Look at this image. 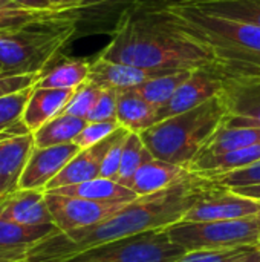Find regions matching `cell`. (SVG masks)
Masks as SVG:
<instances>
[{
	"label": "cell",
	"instance_id": "obj_1",
	"mask_svg": "<svg viewBox=\"0 0 260 262\" xmlns=\"http://www.w3.org/2000/svg\"><path fill=\"white\" fill-rule=\"evenodd\" d=\"M215 183L198 173H192L182 183L126 204L112 218L70 232H60L32 249L26 262H64L92 247L144 233L166 229L184 218L190 207Z\"/></svg>",
	"mask_w": 260,
	"mask_h": 262
},
{
	"label": "cell",
	"instance_id": "obj_2",
	"mask_svg": "<svg viewBox=\"0 0 260 262\" xmlns=\"http://www.w3.org/2000/svg\"><path fill=\"white\" fill-rule=\"evenodd\" d=\"M98 57L158 74L215 64L210 49L181 35L143 5L124 17Z\"/></svg>",
	"mask_w": 260,
	"mask_h": 262
},
{
	"label": "cell",
	"instance_id": "obj_3",
	"mask_svg": "<svg viewBox=\"0 0 260 262\" xmlns=\"http://www.w3.org/2000/svg\"><path fill=\"white\" fill-rule=\"evenodd\" d=\"M143 6L181 35L205 46L218 58L260 57V28L204 12L184 3L144 0Z\"/></svg>",
	"mask_w": 260,
	"mask_h": 262
},
{
	"label": "cell",
	"instance_id": "obj_4",
	"mask_svg": "<svg viewBox=\"0 0 260 262\" xmlns=\"http://www.w3.org/2000/svg\"><path fill=\"white\" fill-rule=\"evenodd\" d=\"M225 118L227 107L218 95L188 112L153 124L139 135L153 158L188 167Z\"/></svg>",
	"mask_w": 260,
	"mask_h": 262
},
{
	"label": "cell",
	"instance_id": "obj_5",
	"mask_svg": "<svg viewBox=\"0 0 260 262\" xmlns=\"http://www.w3.org/2000/svg\"><path fill=\"white\" fill-rule=\"evenodd\" d=\"M80 17L69 15L0 32V74H41L78 34Z\"/></svg>",
	"mask_w": 260,
	"mask_h": 262
},
{
	"label": "cell",
	"instance_id": "obj_6",
	"mask_svg": "<svg viewBox=\"0 0 260 262\" xmlns=\"http://www.w3.org/2000/svg\"><path fill=\"white\" fill-rule=\"evenodd\" d=\"M166 232L170 239L187 253L260 246L257 216L233 221H178L166 227Z\"/></svg>",
	"mask_w": 260,
	"mask_h": 262
},
{
	"label": "cell",
	"instance_id": "obj_7",
	"mask_svg": "<svg viewBox=\"0 0 260 262\" xmlns=\"http://www.w3.org/2000/svg\"><path fill=\"white\" fill-rule=\"evenodd\" d=\"M185 253L166 229H155L92 247L64 262H175Z\"/></svg>",
	"mask_w": 260,
	"mask_h": 262
},
{
	"label": "cell",
	"instance_id": "obj_8",
	"mask_svg": "<svg viewBox=\"0 0 260 262\" xmlns=\"http://www.w3.org/2000/svg\"><path fill=\"white\" fill-rule=\"evenodd\" d=\"M260 213V201L242 196L227 187L215 184L207 190L184 215L181 221L205 223V221H233Z\"/></svg>",
	"mask_w": 260,
	"mask_h": 262
},
{
	"label": "cell",
	"instance_id": "obj_9",
	"mask_svg": "<svg viewBox=\"0 0 260 262\" xmlns=\"http://www.w3.org/2000/svg\"><path fill=\"white\" fill-rule=\"evenodd\" d=\"M44 198L52 215L54 224L60 232H70L83 227L97 226L115 213H118L126 204L98 203L78 196H67L44 192Z\"/></svg>",
	"mask_w": 260,
	"mask_h": 262
},
{
	"label": "cell",
	"instance_id": "obj_10",
	"mask_svg": "<svg viewBox=\"0 0 260 262\" xmlns=\"http://www.w3.org/2000/svg\"><path fill=\"white\" fill-rule=\"evenodd\" d=\"M224 89V78L215 64L198 68L192 72L188 80L173 94V97L156 111V123L170 117L188 112L211 98L221 95Z\"/></svg>",
	"mask_w": 260,
	"mask_h": 262
},
{
	"label": "cell",
	"instance_id": "obj_11",
	"mask_svg": "<svg viewBox=\"0 0 260 262\" xmlns=\"http://www.w3.org/2000/svg\"><path fill=\"white\" fill-rule=\"evenodd\" d=\"M222 77V75H221ZM228 127H260V80L222 77Z\"/></svg>",
	"mask_w": 260,
	"mask_h": 262
},
{
	"label": "cell",
	"instance_id": "obj_12",
	"mask_svg": "<svg viewBox=\"0 0 260 262\" xmlns=\"http://www.w3.org/2000/svg\"><path fill=\"white\" fill-rule=\"evenodd\" d=\"M81 149L75 143L35 147L20 178V189L46 190L48 184L67 166Z\"/></svg>",
	"mask_w": 260,
	"mask_h": 262
},
{
	"label": "cell",
	"instance_id": "obj_13",
	"mask_svg": "<svg viewBox=\"0 0 260 262\" xmlns=\"http://www.w3.org/2000/svg\"><path fill=\"white\" fill-rule=\"evenodd\" d=\"M55 233V224L28 227L0 220V262H26L35 246Z\"/></svg>",
	"mask_w": 260,
	"mask_h": 262
},
{
	"label": "cell",
	"instance_id": "obj_14",
	"mask_svg": "<svg viewBox=\"0 0 260 262\" xmlns=\"http://www.w3.org/2000/svg\"><path fill=\"white\" fill-rule=\"evenodd\" d=\"M144 0H84L78 32L113 34L130 12L138 9Z\"/></svg>",
	"mask_w": 260,
	"mask_h": 262
},
{
	"label": "cell",
	"instance_id": "obj_15",
	"mask_svg": "<svg viewBox=\"0 0 260 262\" xmlns=\"http://www.w3.org/2000/svg\"><path fill=\"white\" fill-rule=\"evenodd\" d=\"M0 220L28 227L54 224L44 192L31 189H18L5 196L0 203Z\"/></svg>",
	"mask_w": 260,
	"mask_h": 262
},
{
	"label": "cell",
	"instance_id": "obj_16",
	"mask_svg": "<svg viewBox=\"0 0 260 262\" xmlns=\"http://www.w3.org/2000/svg\"><path fill=\"white\" fill-rule=\"evenodd\" d=\"M34 149L32 132L0 140V195L3 198L20 189V178Z\"/></svg>",
	"mask_w": 260,
	"mask_h": 262
},
{
	"label": "cell",
	"instance_id": "obj_17",
	"mask_svg": "<svg viewBox=\"0 0 260 262\" xmlns=\"http://www.w3.org/2000/svg\"><path fill=\"white\" fill-rule=\"evenodd\" d=\"M115 132L109 138L98 143L97 146L80 150L67 163V166L48 184L44 192H51V190H55L60 187L74 186V184H80V183H86V181L100 178L101 164H103V160H104L110 144L113 143Z\"/></svg>",
	"mask_w": 260,
	"mask_h": 262
},
{
	"label": "cell",
	"instance_id": "obj_18",
	"mask_svg": "<svg viewBox=\"0 0 260 262\" xmlns=\"http://www.w3.org/2000/svg\"><path fill=\"white\" fill-rule=\"evenodd\" d=\"M192 175L188 167L172 164L158 158H152L144 163L133 177L130 189L138 196L153 195L162 190H167Z\"/></svg>",
	"mask_w": 260,
	"mask_h": 262
},
{
	"label": "cell",
	"instance_id": "obj_19",
	"mask_svg": "<svg viewBox=\"0 0 260 262\" xmlns=\"http://www.w3.org/2000/svg\"><path fill=\"white\" fill-rule=\"evenodd\" d=\"M74 92L75 89H48L34 86L23 112V123L26 127L34 134L48 121L63 114Z\"/></svg>",
	"mask_w": 260,
	"mask_h": 262
},
{
	"label": "cell",
	"instance_id": "obj_20",
	"mask_svg": "<svg viewBox=\"0 0 260 262\" xmlns=\"http://www.w3.org/2000/svg\"><path fill=\"white\" fill-rule=\"evenodd\" d=\"M159 75L158 72H150L136 66H130L126 63L109 61L104 58H97L90 64L89 81L95 83L101 89H133L146 83L147 80Z\"/></svg>",
	"mask_w": 260,
	"mask_h": 262
},
{
	"label": "cell",
	"instance_id": "obj_21",
	"mask_svg": "<svg viewBox=\"0 0 260 262\" xmlns=\"http://www.w3.org/2000/svg\"><path fill=\"white\" fill-rule=\"evenodd\" d=\"M51 193L67 195V196H78L90 201L98 203H112V204H129L139 196L129 187L106 178H95L86 183L74 184L51 190Z\"/></svg>",
	"mask_w": 260,
	"mask_h": 262
},
{
	"label": "cell",
	"instance_id": "obj_22",
	"mask_svg": "<svg viewBox=\"0 0 260 262\" xmlns=\"http://www.w3.org/2000/svg\"><path fill=\"white\" fill-rule=\"evenodd\" d=\"M156 111L158 107L144 100L135 89L118 91L116 121L121 127L135 134H143L156 124Z\"/></svg>",
	"mask_w": 260,
	"mask_h": 262
},
{
	"label": "cell",
	"instance_id": "obj_23",
	"mask_svg": "<svg viewBox=\"0 0 260 262\" xmlns=\"http://www.w3.org/2000/svg\"><path fill=\"white\" fill-rule=\"evenodd\" d=\"M257 161H260V144L221 154V155L198 157L192 161V164L188 166V170L204 178H210L215 175H222L227 172L248 167Z\"/></svg>",
	"mask_w": 260,
	"mask_h": 262
},
{
	"label": "cell",
	"instance_id": "obj_24",
	"mask_svg": "<svg viewBox=\"0 0 260 262\" xmlns=\"http://www.w3.org/2000/svg\"><path fill=\"white\" fill-rule=\"evenodd\" d=\"M78 15V9H64V8H51V9H26L9 0H0V32L25 28L34 23Z\"/></svg>",
	"mask_w": 260,
	"mask_h": 262
},
{
	"label": "cell",
	"instance_id": "obj_25",
	"mask_svg": "<svg viewBox=\"0 0 260 262\" xmlns=\"http://www.w3.org/2000/svg\"><path fill=\"white\" fill-rule=\"evenodd\" d=\"M90 64L86 60L64 58L55 66L44 69L35 88H48V89H78L89 80Z\"/></svg>",
	"mask_w": 260,
	"mask_h": 262
},
{
	"label": "cell",
	"instance_id": "obj_26",
	"mask_svg": "<svg viewBox=\"0 0 260 262\" xmlns=\"http://www.w3.org/2000/svg\"><path fill=\"white\" fill-rule=\"evenodd\" d=\"M256 144H260V127H228L222 124L198 154V157L221 155Z\"/></svg>",
	"mask_w": 260,
	"mask_h": 262
},
{
	"label": "cell",
	"instance_id": "obj_27",
	"mask_svg": "<svg viewBox=\"0 0 260 262\" xmlns=\"http://www.w3.org/2000/svg\"><path fill=\"white\" fill-rule=\"evenodd\" d=\"M86 124L87 120L84 118L60 114L58 117L52 118L34 132L35 147H51L74 143V140L78 137V134L84 129Z\"/></svg>",
	"mask_w": 260,
	"mask_h": 262
},
{
	"label": "cell",
	"instance_id": "obj_28",
	"mask_svg": "<svg viewBox=\"0 0 260 262\" xmlns=\"http://www.w3.org/2000/svg\"><path fill=\"white\" fill-rule=\"evenodd\" d=\"M184 5L195 6L218 17L250 23L260 28V0H201Z\"/></svg>",
	"mask_w": 260,
	"mask_h": 262
},
{
	"label": "cell",
	"instance_id": "obj_29",
	"mask_svg": "<svg viewBox=\"0 0 260 262\" xmlns=\"http://www.w3.org/2000/svg\"><path fill=\"white\" fill-rule=\"evenodd\" d=\"M34 86L0 98V140L20 137L31 130L23 123V112Z\"/></svg>",
	"mask_w": 260,
	"mask_h": 262
},
{
	"label": "cell",
	"instance_id": "obj_30",
	"mask_svg": "<svg viewBox=\"0 0 260 262\" xmlns=\"http://www.w3.org/2000/svg\"><path fill=\"white\" fill-rule=\"evenodd\" d=\"M195 69H182V71H173V72H164L159 74L146 83H143L138 88H133L144 100H147L155 107L164 106L173 94L188 80Z\"/></svg>",
	"mask_w": 260,
	"mask_h": 262
},
{
	"label": "cell",
	"instance_id": "obj_31",
	"mask_svg": "<svg viewBox=\"0 0 260 262\" xmlns=\"http://www.w3.org/2000/svg\"><path fill=\"white\" fill-rule=\"evenodd\" d=\"M152 158H153V155L146 147L144 141L141 140V135L135 134V132H130L127 135L124 147H123L121 164H120V172H118L116 183H120V184L130 189L133 177L138 172V169Z\"/></svg>",
	"mask_w": 260,
	"mask_h": 262
},
{
	"label": "cell",
	"instance_id": "obj_32",
	"mask_svg": "<svg viewBox=\"0 0 260 262\" xmlns=\"http://www.w3.org/2000/svg\"><path fill=\"white\" fill-rule=\"evenodd\" d=\"M215 68L222 77L260 80V57L218 58L215 61Z\"/></svg>",
	"mask_w": 260,
	"mask_h": 262
},
{
	"label": "cell",
	"instance_id": "obj_33",
	"mask_svg": "<svg viewBox=\"0 0 260 262\" xmlns=\"http://www.w3.org/2000/svg\"><path fill=\"white\" fill-rule=\"evenodd\" d=\"M101 91L103 89L100 86H97L95 83L87 80L84 84H81L78 89H75V92H74L70 101L67 103V106L64 107L63 114L87 120V117H89L90 111L93 109Z\"/></svg>",
	"mask_w": 260,
	"mask_h": 262
},
{
	"label": "cell",
	"instance_id": "obj_34",
	"mask_svg": "<svg viewBox=\"0 0 260 262\" xmlns=\"http://www.w3.org/2000/svg\"><path fill=\"white\" fill-rule=\"evenodd\" d=\"M208 180H211L215 184L227 187V189L256 186V184H260V161L248 166V167L239 169V170H233V172H227V173H222V175L210 177Z\"/></svg>",
	"mask_w": 260,
	"mask_h": 262
},
{
	"label": "cell",
	"instance_id": "obj_35",
	"mask_svg": "<svg viewBox=\"0 0 260 262\" xmlns=\"http://www.w3.org/2000/svg\"><path fill=\"white\" fill-rule=\"evenodd\" d=\"M260 246H245V247H236L230 250H205V252H190L185 253L182 258L175 262H234L253 250L259 249Z\"/></svg>",
	"mask_w": 260,
	"mask_h": 262
},
{
	"label": "cell",
	"instance_id": "obj_36",
	"mask_svg": "<svg viewBox=\"0 0 260 262\" xmlns=\"http://www.w3.org/2000/svg\"><path fill=\"white\" fill-rule=\"evenodd\" d=\"M130 134V130H127L126 127H120L115 132V138L113 143L110 144L103 164H101V170H100V178H106V180H113L116 181L118 178V172H120V164H121V155H123V147L126 143L127 135Z\"/></svg>",
	"mask_w": 260,
	"mask_h": 262
},
{
	"label": "cell",
	"instance_id": "obj_37",
	"mask_svg": "<svg viewBox=\"0 0 260 262\" xmlns=\"http://www.w3.org/2000/svg\"><path fill=\"white\" fill-rule=\"evenodd\" d=\"M118 121H97V123H89L84 126V129L78 134V137L74 140V143L83 150L89 149L92 146H97L103 140L109 138L116 129H120Z\"/></svg>",
	"mask_w": 260,
	"mask_h": 262
},
{
	"label": "cell",
	"instance_id": "obj_38",
	"mask_svg": "<svg viewBox=\"0 0 260 262\" xmlns=\"http://www.w3.org/2000/svg\"><path fill=\"white\" fill-rule=\"evenodd\" d=\"M116 103H118V91L115 89H103L93 109L90 111L87 121H116Z\"/></svg>",
	"mask_w": 260,
	"mask_h": 262
},
{
	"label": "cell",
	"instance_id": "obj_39",
	"mask_svg": "<svg viewBox=\"0 0 260 262\" xmlns=\"http://www.w3.org/2000/svg\"><path fill=\"white\" fill-rule=\"evenodd\" d=\"M40 74L29 75H0V98L35 86Z\"/></svg>",
	"mask_w": 260,
	"mask_h": 262
},
{
	"label": "cell",
	"instance_id": "obj_40",
	"mask_svg": "<svg viewBox=\"0 0 260 262\" xmlns=\"http://www.w3.org/2000/svg\"><path fill=\"white\" fill-rule=\"evenodd\" d=\"M26 9H51L52 5L49 0H9Z\"/></svg>",
	"mask_w": 260,
	"mask_h": 262
},
{
	"label": "cell",
	"instance_id": "obj_41",
	"mask_svg": "<svg viewBox=\"0 0 260 262\" xmlns=\"http://www.w3.org/2000/svg\"><path fill=\"white\" fill-rule=\"evenodd\" d=\"M52 8H64V9H78L81 14L84 0H49ZM81 18V17H80Z\"/></svg>",
	"mask_w": 260,
	"mask_h": 262
},
{
	"label": "cell",
	"instance_id": "obj_42",
	"mask_svg": "<svg viewBox=\"0 0 260 262\" xmlns=\"http://www.w3.org/2000/svg\"><path fill=\"white\" fill-rule=\"evenodd\" d=\"M242 196H248V198H253V200H259L260 201V184L256 186H247V187H238V189H230Z\"/></svg>",
	"mask_w": 260,
	"mask_h": 262
},
{
	"label": "cell",
	"instance_id": "obj_43",
	"mask_svg": "<svg viewBox=\"0 0 260 262\" xmlns=\"http://www.w3.org/2000/svg\"><path fill=\"white\" fill-rule=\"evenodd\" d=\"M234 262H260V247L253 250L251 253H248L247 256H244V258H241V259Z\"/></svg>",
	"mask_w": 260,
	"mask_h": 262
},
{
	"label": "cell",
	"instance_id": "obj_44",
	"mask_svg": "<svg viewBox=\"0 0 260 262\" xmlns=\"http://www.w3.org/2000/svg\"><path fill=\"white\" fill-rule=\"evenodd\" d=\"M153 2H159V3H195V2H201V0H153Z\"/></svg>",
	"mask_w": 260,
	"mask_h": 262
},
{
	"label": "cell",
	"instance_id": "obj_45",
	"mask_svg": "<svg viewBox=\"0 0 260 262\" xmlns=\"http://www.w3.org/2000/svg\"><path fill=\"white\" fill-rule=\"evenodd\" d=\"M257 223H259V235H260V213L257 215Z\"/></svg>",
	"mask_w": 260,
	"mask_h": 262
},
{
	"label": "cell",
	"instance_id": "obj_46",
	"mask_svg": "<svg viewBox=\"0 0 260 262\" xmlns=\"http://www.w3.org/2000/svg\"><path fill=\"white\" fill-rule=\"evenodd\" d=\"M2 200H3V196H2V195H0V203H2Z\"/></svg>",
	"mask_w": 260,
	"mask_h": 262
},
{
	"label": "cell",
	"instance_id": "obj_47",
	"mask_svg": "<svg viewBox=\"0 0 260 262\" xmlns=\"http://www.w3.org/2000/svg\"><path fill=\"white\" fill-rule=\"evenodd\" d=\"M0 75H2V74H0Z\"/></svg>",
	"mask_w": 260,
	"mask_h": 262
}]
</instances>
